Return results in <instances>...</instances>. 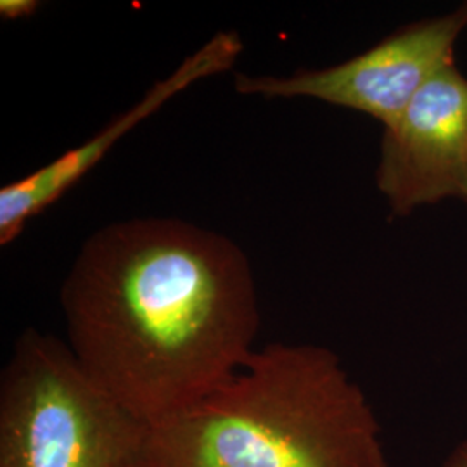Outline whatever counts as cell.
<instances>
[{"instance_id":"cell-1","label":"cell","mask_w":467,"mask_h":467,"mask_svg":"<svg viewBox=\"0 0 467 467\" xmlns=\"http://www.w3.org/2000/svg\"><path fill=\"white\" fill-rule=\"evenodd\" d=\"M59 301L75 358L150 428L229 381L262 326L246 253L181 218H130L90 234Z\"/></svg>"},{"instance_id":"cell-2","label":"cell","mask_w":467,"mask_h":467,"mask_svg":"<svg viewBox=\"0 0 467 467\" xmlns=\"http://www.w3.org/2000/svg\"><path fill=\"white\" fill-rule=\"evenodd\" d=\"M144 467H388L381 426L333 350L256 348L229 381L150 426Z\"/></svg>"},{"instance_id":"cell-3","label":"cell","mask_w":467,"mask_h":467,"mask_svg":"<svg viewBox=\"0 0 467 467\" xmlns=\"http://www.w3.org/2000/svg\"><path fill=\"white\" fill-rule=\"evenodd\" d=\"M148 434L67 341L19 334L0 376V467H142Z\"/></svg>"},{"instance_id":"cell-4","label":"cell","mask_w":467,"mask_h":467,"mask_svg":"<svg viewBox=\"0 0 467 467\" xmlns=\"http://www.w3.org/2000/svg\"><path fill=\"white\" fill-rule=\"evenodd\" d=\"M467 28V2L445 16L420 19L384 36L355 57L324 69L234 78L235 92L264 99H316L393 125L419 90L455 63Z\"/></svg>"},{"instance_id":"cell-5","label":"cell","mask_w":467,"mask_h":467,"mask_svg":"<svg viewBox=\"0 0 467 467\" xmlns=\"http://www.w3.org/2000/svg\"><path fill=\"white\" fill-rule=\"evenodd\" d=\"M376 184L393 217L445 200L467 202V78L455 63L383 129Z\"/></svg>"},{"instance_id":"cell-6","label":"cell","mask_w":467,"mask_h":467,"mask_svg":"<svg viewBox=\"0 0 467 467\" xmlns=\"http://www.w3.org/2000/svg\"><path fill=\"white\" fill-rule=\"evenodd\" d=\"M243 49V40L235 32L212 35L200 49L189 54L168 77L158 80L148 94L111 119L98 134L63 152L47 165L36 168L15 182L2 185L0 244H11L35 217L42 215L98 167L118 140L160 111L168 100L200 84L201 80L231 71Z\"/></svg>"},{"instance_id":"cell-7","label":"cell","mask_w":467,"mask_h":467,"mask_svg":"<svg viewBox=\"0 0 467 467\" xmlns=\"http://www.w3.org/2000/svg\"><path fill=\"white\" fill-rule=\"evenodd\" d=\"M38 9V0H0V16L7 21L32 17Z\"/></svg>"},{"instance_id":"cell-8","label":"cell","mask_w":467,"mask_h":467,"mask_svg":"<svg viewBox=\"0 0 467 467\" xmlns=\"http://www.w3.org/2000/svg\"><path fill=\"white\" fill-rule=\"evenodd\" d=\"M445 467H467V441L451 453Z\"/></svg>"},{"instance_id":"cell-9","label":"cell","mask_w":467,"mask_h":467,"mask_svg":"<svg viewBox=\"0 0 467 467\" xmlns=\"http://www.w3.org/2000/svg\"><path fill=\"white\" fill-rule=\"evenodd\" d=\"M142 467H144V466H142Z\"/></svg>"}]
</instances>
